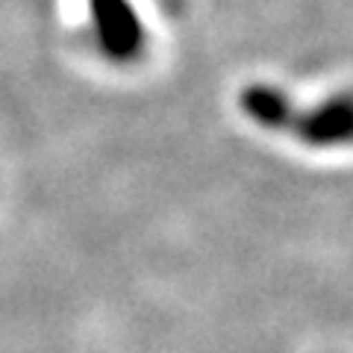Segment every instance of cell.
<instances>
[{
	"label": "cell",
	"instance_id": "obj_1",
	"mask_svg": "<svg viewBox=\"0 0 353 353\" xmlns=\"http://www.w3.org/2000/svg\"><path fill=\"white\" fill-rule=\"evenodd\" d=\"M97 44L109 59L127 62L145 50V24L132 0H88Z\"/></svg>",
	"mask_w": 353,
	"mask_h": 353
}]
</instances>
